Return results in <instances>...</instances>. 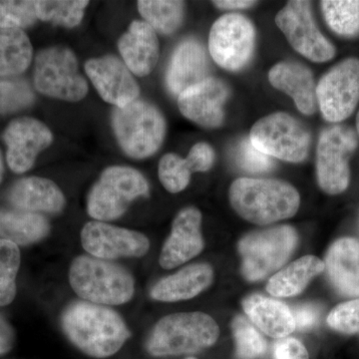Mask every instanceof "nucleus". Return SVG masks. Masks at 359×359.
Here are the masks:
<instances>
[{"instance_id":"38","label":"nucleus","mask_w":359,"mask_h":359,"mask_svg":"<svg viewBox=\"0 0 359 359\" xmlns=\"http://www.w3.org/2000/svg\"><path fill=\"white\" fill-rule=\"evenodd\" d=\"M330 327L342 334L359 332V299L344 302L330 311L327 318Z\"/></svg>"},{"instance_id":"40","label":"nucleus","mask_w":359,"mask_h":359,"mask_svg":"<svg viewBox=\"0 0 359 359\" xmlns=\"http://www.w3.org/2000/svg\"><path fill=\"white\" fill-rule=\"evenodd\" d=\"M294 316L295 330H304L313 327L318 320L320 311L313 304H302L290 309Z\"/></svg>"},{"instance_id":"12","label":"nucleus","mask_w":359,"mask_h":359,"mask_svg":"<svg viewBox=\"0 0 359 359\" xmlns=\"http://www.w3.org/2000/svg\"><path fill=\"white\" fill-rule=\"evenodd\" d=\"M276 23L295 51L313 62H327L335 56V48L318 29L311 2L289 1L276 16Z\"/></svg>"},{"instance_id":"2","label":"nucleus","mask_w":359,"mask_h":359,"mask_svg":"<svg viewBox=\"0 0 359 359\" xmlns=\"http://www.w3.org/2000/svg\"><path fill=\"white\" fill-rule=\"evenodd\" d=\"M230 202L245 221L264 226L294 217L301 197L294 187L280 180L240 178L231 184Z\"/></svg>"},{"instance_id":"43","label":"nucleus","mask_w":359,"mask_h":359,"mask_svg":"<svg viewBox=\"0 0 359 359\" xmlns=\"http://www.w3.org/2000/svg\"><path fill=\"white\" fill-rule=\"evenodd\" d=\"M4 161H2L1 153H0V183H1L2 178H4Z\"/></svg>"},{"instance_id":"41","label":"nucleus","mask_w":359,"mask_h":359,"mask_svg":"<svg viewBox=\"0 0 359 359\" xmlns=\"http://www.w3.org/2000/svg\"><path fill=\"white\" fill-rule=\"evenodd\" d=\"M14 332L1 316H0V355L9 353L14 346Z\"/></svg>"},{"instance_id":"19","label":"nucleus","mask_w":359,"mask_h":359,"mask_svg":"<svg viewBox=\"0 0 359 359\" xmlns=\"http://www.w3.org/2000/svg\"><path fill=\"white\" fill-rule=\"evenodd\" d=\"M209 59L205 47L196 39H186L176 47L166 72L167 88L175 96L200 83L208 76Z\"/></svg>"},{"instance_id":"17","label":"nucleus","mask_w":359,"mask_h":359,"mask_svg":"<svg viewBox=\"0 0 359 359\" xmlns=\"http://www.w3.org/2000/svg\"><path fill=\"white\" fill-rule=\"evenodd\" d=\"M230 97V88L219 78L208 77L185 90L178 96L180 112L187 119L205 128L223 124L224 106Z\"/></svg>"},{"instance_id":"28","label":"nucleus","mask_w":359,"mask_h":359,"mask_svg":"<svg viewBox=\"0 0 359 359\" xmlns=\"http://www.w3.org/2000/svg\"><path fill=\"white\" fill-rule=\"evenodd\" d=\"M325 269V263L318 257H302L271 278L266 290L273 297H294L301 294L309 282Z\"/></svg>"},{"instance_id":"6","label":"nucleus","mask_w":359,"mask_h":359,"mask_svg":"<svg viewBox=\"0 0 359 359\" xmlns=\"http://www.w3.org/2000/svg\"><path fill=\"white\" fill-rule=\"evenodd\" d=\"M149 195L145 177L131 167L104 170L87 198V212L96 221H112L125 214L135 200Z\"/></svg>"},{"instance_id":"32","label":"nucleus","mask_w":359,"mask_h":359,"mask_svg":"<svg viewBox=\"0 0 359 359\" xmlns=\"http://www.w3.org/2000/svg\"><path fill=\"white\" fill-rule=\"evenodd\" d=\"M39 20L72 28L83 20L86 0H39L36 1Z\"/></svg>"},{"instance_id":"36","label":"nucleus","mask_w":359,"mask_h":359,"mask_svg":"<svg viewBox=\"0 0 359 359\" xmlns=\"http://www.w3.org/2000/svg\"><path fill=\"white\" fill-rule=\"evenodd\" d=\"M35 100L32 89L25 80L0 81V114L18 112Z\"/></svg>"},{"instance_id":"26","label":"nucleus","mask_w":359,"mask_h":359,"mask_svg":"<svg viewBox=\"0 0 359 359\" xmlns=\"http://www.w3.org/2000/svg\"><path fill=\"white\" fill-rule=\"evenodd\" d=\"M245 314L256 327L273 339H283L295 330L294 316L287 304L259 294L243 302Z\"/></svg>"},{"instance_id":"39","label":"nucleus","mask_w":359,"mask_h":359,"mask_svg":"<svg viewBox=\"0 0 359 359\" xmlns=\"http://www.w3.org/2000/svg\"><path fill=\"white\" fill-rule=\"evenodd\" d=\"M275 359H309V353L299 340L285 339L278 340L273 346Z\"/></svg>"},{"instance_id":"20","label":"nucleus","mask_w":359,"mask_h":359,"mask_svg":"<svg viewBox=\"0 0 359 359\" xmlns=\"http://www.w3.org/2000/svg\"><path fill=\"white\" fill-rule=\"evenodd\" d=\"M118 48L125 65L137 76H147L157 65L159 40L146 21L134 20L118 41Z\"/></svg>"},{"instance_id":"9","label":"nucleus","mask_w":359,"mask_h":359,"mask_svg":"<svg viewBox=\"0 0 359 359\" xmlns=\"http://www.w3.org/2000/svg\"><path fill=\"white\" fill-rule=\"evenodd\" d=\"M252 145L271 158L292 163L306 159L311 148V133L299 120L278 112L262 118L250 133Z\"/></svg>"},{"instance_id":"1","label":"nucleus","mask_w":359,"mask_h":359,"mask_svg":"<svg viewBox=\"0 0 359 359\" xmlns=\"http://www.w3.org/2000/svg\"><path fill=\"white\" fill-rule=\"evenodd\" d=\"M66 337L82 353L95 358L117 353L130 337V330L119 313L100 304L79 302L62 316Z\"/></svg>"},{"instance_id":"4","label":"nucleus","mask_w":359,"mask_h":359,"mask_svg":"<svg viewBox=\"0 0 359 359\" xmlns=\"http://www.w3.org/2000/svg\"><path fill=\"white\" fill-rule=\"evenodd\" d=\"M219 328L208 314H170L158 321L146 344L153 356L196 353L212 346L219 339Z\"/></svg>"},{"instance_id":"7","label":"nucleus","mask_w":359,"mask_h":359,"mask_svg":"<svg viewBox=\"0 0 359 359\" xmlns=\"http://www.w3.org/2000/svg\"><path fill=\"white\" fill-rule=\"evenodd\" d=\"M297 244V231L290 226H278L254 231L238 244L242 273L250 282L262 280L282 268Z\"/></svg>"},{"instance_id":"35","label":"nucleus","mask_w":359,"mask_h":359,"mask_svg":"<svg viewBox=\"0 0 359 359\" xmlns=\"http://www.w3.org/2000/svg\"><path fill=\"white\" fill-rule=\"evenodd\" d=\"M39 20L36 1L2 0L0 1V28L21 29Z\"/></svg>"},{"instance_id":"34","label":"nucleus","mask_w":359,"mask_h":359,"mask_svg":"<svg viewBox=\"0 0 359 359\" xmlns=\"http://www.w3.org/2000/svg\"><path fill=\"white\" fill-rule=\"evenodd\" d=\"M233 330L238 358L255 359L266 353V339L250 321L243 316H237L233 321Z\"/></svg>"},{"instance_id":"11","label":"nucleus","mask_w":359,"mask_h":359,"mask_svg":"<svg viewBox=\"0 0 359 359\" xmlns=\"http://www.w3.org/2000/svg\"><path fill=\"white\" fill-rule=\"evenodd\" d=\"M255 44V26L242 14H224L215 21L210 32V54L226 70L243 69L254 54Z\"/></svg>"},{"instance_id":"16","label":"nucleus","mask_w":359,"mask_h":359,"mask_svg":"<svg viewBox=\"0 0 359 359\" xmlns=\"http://www.w3.org/2000/svg\"><path fill=\"white\" fill-rule=\"evenodd\" d=\"M85 71L101 98L116 108L125 107L140 95V87L131 71L115 56L89 59Z\"/></svg>"},{"instance_id":"37","label":"nucleus","mask_w":359,"mask_h":359,"mask_svg":"<svg viewBox=\"0 0 359 359\" xmlns=\"http://www.w3.org/2000/svg\"><path fill=\"white\" fill-rule=\"evenodd\" d=\"M235 158L238 167L249 173H266L275 166L273 159L255 147L250 138L240 142L236 149Z\"/></svg>"},{"instance_id":"30","label":"nucleus","mask_w":359,"mask_h":359,"mask_svg":"<svg viewBox=\"0 0 359 359\" xmlns=\"http://www.w3.org/2000/svg\"><path fill=\"white\" fill-rule=\"evenodd\" d=\"M139 13L156 32L171 34L182 25L185 16V4L175 0H140Z\"/></svg>"},{"instance_id":"24","label":"nucleus","mask_w":359,"mask_h":359,"mask_svg":"<svg viewBox=\"0 0 359 359\" xmlns=\"http://www.w3.org/2000/svg\"><path fill=\"white\" fill-rule=\"evenodd\" d=\"M325 264L330 282L340 294L359 297V241H337L328 250Z\"/></svg>"},{"instance_id":"22","label":"nucleus","mask_w":359,"mask_h":359,"mask_svg":"<svg viewBox=\"0 0 359 359\" xmlns=\"http://www.w3.org/2000/svg\"><path fill=\"white\" fill-rule=\"evenodd\" d=\"M215 159L214 149L205 142L194 145L185 159L177 154L163 156L158 169L161 183L168 192H182L190 183L191 175L209 171Z\"/></svg>"},{"instance_id":"42","label":"nucleus","mask_w":359,"mask_h":359,"mask_svg":"<svg viewBox=\"0 0 359 359\" xmlns=\"http://www.w3.org/2000/svg\"><path fill=\"white\" fill-rule=\"evenodd\" d=\"M212 4L219 9L237 11V9H245L254 6L256 2L250 1V0H217Z\"/></svg>"},{"instance_id":"8","label":"nucleus","mask_w":359,"mask_h":359,"mask_svg":"<svg viewBox=\"0 0 359 359\" xmlns=\"http://www.w3.org/2000/svg\"><path fill=\"white\" fill-rule=\"evenodd\" d=\"M34 84L43 95L69 102L82 100L88 93L74 52L63 46L49 47L37 54Z\"/></svg>"},{"instance_id":"27","label":"nucleus","mask_w":359,"mask_h":359,"mask_svg":"<svg viewBox=\"0 0 359 359\" xmlns=\"http://www.w3.org/2000/svg\"><path fill=\"white\" fill-rule=\"evenodd\" d=\"M49 231L50 224L42 214L0 209V238L18 245H27L43 240Z\"/></svg>"},{"instance_id":"21","label":"nucleus","mask_w":359,"mask_h":359,"mask_svg":"<svg viewBox=\"0 0 359 359\" xmlns=\"http://www.w3.org/2000/svg\"><path fill=\"white\" fill-rule=\"evenodd\" d=\"M269 81L271 86L292 97L302 114L311 116L316 112V84L313 72L306 66L283 61L271 68Z\"/></svg>"},{"instance_id":"45","label":"nucleus","mask_w":359,"mask_h":359,"mask_svg":"<svg viewBox=\"0 0 359 359\" xmlns=\"http://www.w3.org/2000/svg\"><path fill=\"white\" fill-rule=\"evenodd\" d=\"M187 359H196V358H187Z\"/></svg>"},{"instance_id":"29","label":"nucleus","mask_w":359,"mask_h":359,"mask_svg":"<svg viewBox=\"0 0 359 359\" xmlns=\"http://www.w3.org/2000/svg\"><path fill=\"white\" fill-rule=\"evenodd\" d=\"M32 42L22 29L0 28V76H18L32 63Z\"/></svg>"},{"instance_id":"15","label":"nucleus","mask_w":359,"mask_h":359,"mask_svg":"<svg viewBox=\"0 0 359 359\" xmlns=\"http://www.w3.org/2000/svg\"><path fill=\"white\" fill-rule=\"evenodd\" d=\"M4 140L7 145V164L14 173L22 174L32 169L39 153L51 145L53 135L44 123L23 117L7 126Z\"/></svg>"},{"instance_id":"10","label":"nucleus","mask_w":359,"mask_h":359,"mask_svg":"<svg viewBox=\"0 0 359 359\" xmlns=\"http://www.w3.org/2000/svg\"><path fill=\"white\" fill-rule=\"evenodd\" d=\"M358 146V136L344 125L323 130L316 149V176L323 192L339 195L348 187V161Z\"/></svg>"},{"instance_id":"31","label":"nucleus","mask_w":359,"mask_h":359,"mask_svg":"<svg viewBox=\"0 0 359 359\" xmlns=\"http://www.w3.org/2000/svg\"><path fill=\"white\" fill-rule=\"evenodd\" d=\"M328 26L341 36H355L359 33V1L325 0L320 2Z\"/></svg>"},{"instance_id":"44","label":"nucleus","mask_w":359,"mask_h":359,"mask_svg":"<svg viewBox=\"0 0 359 359\" xmlns=\"http://www.w3.org/2000/svg\"><path fill=\"white\" fill-rule=\"evenodd\" d=\"M356 130H358V133L359 136V111L358 113V117H356Z\"/></svg>"},{"instance_id":"23","label":"nucleus","mask_w":359,"mask_h":359,"mask_svg":"<svg viewBox=\"0 0 359 359\" xmlns=\"http://www.w3.org/2000/svg\"><path fill=\"white\" fill-rule=\"evenodd\" d=\"M9 201L22 211L58 214L65 208V194L51 180L28 177L16 182L9 191Z\"/></svg>"},{"instance_id":"3","label":"nucleus","mask_w":359,"mask_h":359,"mask_svg":"<svg viewBox=\"0 0 359 359\" xmlns=\"http://www.w3.org/2000/svg\"><path fill=\"white\" fill-rule=\"evenodd\" d=\"M69 283L78 297L100 306H120L131 301L133 276L111 262L92 256L77 257L71 264Z\"/></svg>"},{"instance_id":"5","label":"nucleus","mask_w":359,"mask_h":359,"mask_svg":"<svg viewBox=\"0 0 359 359\" xmlns=\"http://www.w3.org/2000/svg\"><path fill=\"white\" fill-rule=\"evenodd\" d=\"M112 126L122 150L135 159L154 155L166 136V120L153 104L137 99L113 111Z\"/></svg>"},{"instance_id":"33","label":"nucleus","mask_w":359,"mask_h":359,"mask_svg":"<svg viewBox=\"0 0 359 359\" xmlns=\"http://www.w3.org/2000/svg\"><path fill=\"white\" fill-rule=\"evenodd\" d=\"M20 262L18 245L0 238V306H8L15 299Z\"/></svg>"},{"instance_id":"14","label":"nucleus","mask_w":359,"mask_h":359,"mask_svg":"<svg viewBox=\"0 0 359 359\" xmlns=\"http://www.w3.org/2000/svg\"><path fill=\"white\" fill-rule=\"evenodd\" d=\"M80 238L82 247L90 256L105 261L143 257L150 249V241L143 233L105 222H88L82 229Z\"/></svg>"},{"instance_id":"25","label":"nucleus","mask_w":359,"mask_h":359,"mask_svg":"<svg viewBox=\"0 0 359 359\" xmlns=\"http://www.w3.org/2000/svg\"><path fill=\"white\" fill-rule=\"evenodd\" d=\"M214 271L207 264H195L182 269L178 273L159 280L151 290L155 301L175 302L187 301L210 287Z\"/></svg>"},{"instance_id":"18","label":"nucleus","mask_w":359,"mask_h":359,"mask_svg":"<svg viewBox=\"0 0 359 359\" xmlns=\"http://www.w3.org/2000/svg\"><path fill=\"white\" fill-rule=\"evenodd\" d=\"M201 224L202 214L196 208H186L177 215L171 233L161 252L159 263L162 268H177L201 254L205 245Z\"/></svg>"},{"instance_id":"13","label":"nucleus","mask_w":359,"mask_h":359,"mask_svg":"<svg viewBox=\"0 0 359 359\" xmlns=\"http://www.w3.org/2000/svg\"><path fill=\"white\" fill-rule=\"evenodd\" d=\"M323 118L330 123L347 119L359 103V59L347 58L325 73L316 84Z\"/></svg>"}]
</instances>
